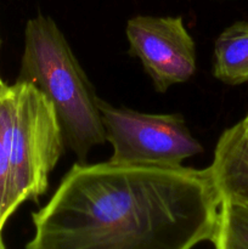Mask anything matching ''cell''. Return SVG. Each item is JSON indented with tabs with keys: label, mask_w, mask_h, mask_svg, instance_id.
I'll return each mask as SVG.
<instances>
[{
	"label": "cell",
	"mask_w": 248,
	"mask_h": 249,
	"mask_svg": "<svg viewBox=\"0 0 248 249\" xmlns=\"http://www.w3.org/2000/svg\"><path fill=\"white\" fill-rule=\"evenodd\" d=\"M16 82L34 85L55 109L65 145L80 163L106 141L99 97L53 18L27 22L21 70Z\"/></svg>",
	"instance_id": "2"
},
{
	"label": "cell",
	"mask_w": 248,
	"mask_h": 249,
	"mask_svg": "<svg viewBox=\"0 0 248 249\" xmlns=\"http://www.w3.org/2000/svg\"><path fill=\"white\" fill-rule=\"evenodd\" d=\"M6 88H7V84L1 79V77H0V91H2V90L6 89Z\"/></svg>",
	"instance_id": "11"
},
{
	"label": "cell",
	"mask_w": 248,
	"mask_h": 249,
	"mask_svg": "<svg viewBox=\"0 0 248 249\" xmlns=\"http://www.w3.org/2000/svg\"><path fill=\"white\" fill-rule=\"evenodd\" d=\"M220 204L208 168L78 163L32 214L26 249H192Z\"/></svg>",
	"instance_id": "1"
},
{
	"label": "cell",
	"mask_w": 248,
	"mask_h": 249,
	"mask_svg": "<svg viewBox=\"0 0 248 249\" xmlns=\"http://www.w3.org/2000/svg\"><path fill=\"white\" fill-rule=\"evenodd\" d=\"M125 33L130 53L141 61L158 92L187 82L196 72V45L180 16H135Z\"/></svg>",
	"instance_id": "5"
},
{
	"label": "cell",
	"mask_w": 248,
	"mask_h": 249,
	"mask_svg": "<svg viewBox=\"0 0 248 249\" xmlns=\"http://www.w3.org/2000/svg\"><path fill=\"white\" fill-rule=\"evenodd\" d=\"M214 249H248V203L223 199L213 238Z\"/></svg>",
	"instance_id": "8"
},
{
	"label": "cell",
	"mask_w": 248,
	"mask_h": 249,
	"mask_svg": "<svg viewBox=\"0 0 248 249\" xmlns=\"http://www.w3.org/2000/svg\"><path fill=\"white\" fill-rule=\"evenodd\" d=\"M208 169L221 201L248 203V130L240 122L220 135Z\"/></svg>",
	"instance_id": "6"
},
{
	"label": "cell",
	"mask_w": 248,
	"mask_h": 249,
	"mask_svg": "<svg viewBox=\"0 0 248 249\" xmlns=\"http://www.w3.org/2000/svg\"><path fill=\"white\" fill-rule=\"evenodd\" d=\"M109 160L119 164L179 167L182 160L203 152L179 113L151 114L113 107L99 99Z\"/></svg>",
	"instance_id": "4"
},
{
	"label": "cell",
	"mask_w": 248,
	"mask_h": 249,
	"mask_svg": "<svg viewBox=\"0 0 248 249\" xmlns=\"http://www.w3.org/2000/svg\"><path fill=\"white\" fill-rule=\"evenodd\" d=\"M213 74L228 85L248 82V22H236L214 44Z\"/></svg>",
	"instance_id": "7"
},
{
	"label": "cell",
	"mask_w": 248,
	"mask_h": 249,
	"mask_svg": "<svg viewBox=\"0 0 248 249\" xmlns=\"http://www.w3.org/2000/svg\"><path fill=\"white\" fill-rule=\"evenodd\" d=\"M0 249H6L5 248L4 241H2V236H0Z\"/></svg>",
	"instance_id": "12"
},
{
	"label": "cell",
	"mask_w": 248,
	"mask_h": 249,
	"mask_svg": "<svg viewBox=\"0 0 248 249\" xmlns=\"http://www.w3.org/2000/svg\"><path fill=\"white\" fill-rule=\"evenodd\" d=\"M240 123H241V124H242V125H243V126H245V128H246V129H247V130H248V114H247V116H246V117H245V118H243V119H242V121H241V122H240Z\"/></svg>",
	"instance_id": "10"
},
{
	"label": "cell",
	"mask_w": 248,
	"mask_h": 249,
	"mask_svg": "<svg viewBox=\"0 0 248 249\" xmlns=\"http://www.w3.org/2000/svg\"><path fill=\"white\" fill-rule=\"evenodd\" d=\"M11 88L10 207L15 213L23 202L45 194L65 140L53 105L34 85L16 82Z\"/></svg>",
	"instance_id": "3"
},
{
	"label": "cell",
	"mask_w": 248,
	"mask_h": 249,
	"mask_svg": "<svg viewBox=\"0 0 248 249\" xmlns=\"http://www.w3.org/2000/svg\"><path fill=\"white\" fill-rule=\"evenodd\" d=\"M14 94L11 85L0 91V236L14 214L10 207V136L12 125Z\"/></svg>",
	"instance_id": "9"
}]
</instances>
